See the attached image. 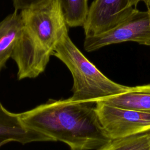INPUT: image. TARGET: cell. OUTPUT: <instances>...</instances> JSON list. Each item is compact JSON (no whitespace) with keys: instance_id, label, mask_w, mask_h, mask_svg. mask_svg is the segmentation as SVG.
Segmentation results:
<instances>
[{"instance_id":"obj_12","label":"cell","mask_w":150,"mask_h":150,"mask_svg":"<svg viewBox=\"0 0 150 150\" xmlns=\"http://www.w3.org/2000/svg\"><path fill=\"white\" fill-rule=\"evenodd\" d=\"M46 0H12L15 11H22L39 4Z\"/></svg>"},{"instance_id":"obj_9","label":"cell","mask_w":150,"mask_h":150,"mask_svg":"<svg viewBox=\"0 0 150 150\" xmlns=\"http://www.w3.org/2000/svg\"><path fill=\"white\" fill-rule=\"evenodd\" d=\"M100 101L121 108L150 114V84L130 87L124 92Z\"/></svg>"},{"instance_id":"obj_10","label":"cell","mask_w":150,"mask_h":150,"mask_svg":"<svg viewBox=\"0 0 150 150\" xmlns=\"http://www.w3.org/2000/svg\"><path fill=\"white\" fill-rule=\"evenodd\" d=\"M68 28L83 27L88 13V0H58Z\"/></svg>"},{"instance_id":"obj_6","label":"cell","mask_w":150,"mask_h":150,"mask_svg":"<svg viewBox=\"0 0 150 150\" xmlns=\"http://www.w3.org/2000/svg\"><path fill=\"white\" fill-rule=\"evenodd\" d=\"M134 9L128 0H94L83 27L85 37L107 31L118 25Z\"/></svg>"},{"instance_id":"obj_11","label":"cell","mask_w":150,"mask_h":150,"mask_svg":"<svg viewBox=\"0 0 150 150\" xmlns=\"http://www.w3.org/2000/svg\"><path fill=\"white\" fill-rule=\"evenodd\" d=\"M96 150H150V132L111 139Z\"/></svg>"},{"instance_id":"obj_4","label":"cell","mask_w":150,"mask_h":150,"mask_svg":"<svg viewBox=\"0 0 150 150\" xmlns=\"http://www.w3.org/2000/svg\"><path fill=\"white\" fill-rule=\"evenodd\" d=\"M134 42L150 47V10L137 8L114 28L98 35L85 37L83 47L87 52L110 45Z\"/></svg>"},{"instance_id":"obj_5","label":"cell","mask_w":150,"mask_h":150,"mask_svg":"<svg viewBox=\"0 0 150 150\" xmlns=\"http://www.w3.org/2000/svg\"><path fill=\"white\" fill-rule=\"evenodd\" d=\"M100 122L111 139L150 132V114L110 105L103 101L95 104Z\"/></svg>"},{"instance_id":"obj_13","label":"cell","mask_w":150,"mask_h":150,"mask_svg":"<svg viewBox=\"0 0 150 150\" xmlns=\"http://www.w3.org/2000/svg\"><path fill=\"white\" fill-rule=\"evenodd\" d=\"M129 6L131 8H137V6L139 2H143L148 10H150V0H128Z\"/></svg>"},{"instance_id":"obj_7","label":"cell","mask_w":150,"mask_h":150,"mask_svg":"<svg viewBox=\"0 0 150 150\" xmlns=\"http://www.w3.org/2000/svg\"><path fill=\"white\" fill-rule=\"evenodd\" d=\"M47 141H53L49 136L26 125L19 113L8 111L0 102V148L10 142L26 144Z\"/></svg>"},{"instance_id":"obj_1","label":"cell","mask_w":150,"mask_h":150,"mask_svg":"<svg viewBox=\"0 0 150 150\" xmlns=\"http://www.w3.org/2000/svg\"><path fill=\"white\" fill-rule=\"evenodd\" d=\"M26 125L53 141L66 144L70 150H96L110 139L97 114L95 104L66 99H49L19 113Z\"/></svg>"},{"instance_id":"obj_3","label":"cell","mask_w":150,"mask_h":150,"mask_svg":"<svg viewBox=\"0 0 150 150\" xmlns=\"http://www.w3.org/2000/svg\"><path fill=\"white\" fill-rule=\"evenodd\" d=\"M53 56L61 60L71 74L73 84L70 98L75 101L96 104L105 98L124 92L130 87L105 76L77 48L68 32L57 43Z\"/></svg>"},{"instance_id":"obj_8","label":"cell","mask_w":150,"mask_h":150,"mask_svg":"<svg viewBox=\"0 0 150 150\" xmlns=\"http://www.w3.org/2000/svg\"><path fill=\"white\" fill-rule=\"evenodd\" d=\"M23 22L20 13L14 11L0 22V72L6 67L20 36Z\"/></svg>"},{"instance_id":"obj_2","label":"cell","mask_w":150,"mask_h":150,"mask_svg":"<svg viewBox=\"0 0 150 150\" xmlns=\"http://www.w3.org/2000/svg\"><path fill=\"white\" fill-rule=\"evenodd\" d=\"M20 14L23 28L11 56L19 80L42 73L57 43L69 32L58 0H46Z\"/></svg>"}]
</instances>
